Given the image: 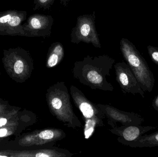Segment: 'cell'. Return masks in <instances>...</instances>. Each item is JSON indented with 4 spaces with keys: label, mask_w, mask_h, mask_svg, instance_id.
Listing matches in <instances>:
<instances>
[{
    "label": "cell",
    "mask_w": 158,
    "mask_h": 157,
    "mask_svg": "<svg viewBox=\"0 0 158 157\" xmlns=\"http://www.w3.org/2000/svg\"><path fill=\"white\" fill-rule=\"evenodd\" d=\"M27 11L8 10L0 12V35L19 36L22 23L27 19Z\"/></svg>",
    "instance_id": "11"
},
{
    "label": "cell",
    "mask_w": 158,
    "mask_h": 157,
    "mask_svg": "<svg viewBox=\"0 0 158 157\" xmlns=\"http://www.w3.org/2000/svg\"><path fill=\"white\" fill-rule=\"evenodd\" d=\"M66 136L65 132L60 129L38 130L24 135L19 140V144L23 147H52Z\"/></svg>",
    "instance_id": "8"
},
{
    "label": "cell",
    "mask_w": 158,
    "mask_h": 157,
    "mask_svg": "<svg viewBox=\"0 0 158 157\" xmlns=\"http://www.w3.org/2000/svg\"><path fill=\"white\" fill-rule=\"evenodd\" d=\"M15 126H6L0 129V137L9 135L15 131Z\"/></svg>",
    "instance_id": "19"
},
{
    "label": "cell",
    "mask_w": 158,
    "mask_h": 157,
    "mask_svg": "<svg viewBox=\"0 0 158 157\" xmlns=\"http://www.w3.org/2000/svg\"><path fill=\"white\" fill-rule=\"evenodd\" d=\"M17 111L13 109L11 112L0 116V128L6 126H15L16 121L13 119L16 115Z\"/></svg>",
    "instance_id": "16"
},
{
    "label": "cell",
    "mask_w": 158,
    "mask_h": 157,
    "mask_svg": "<svg viewBox=\"0 0 158 157\" xmlns=\"http://www.w3.org/2000/svg\"></svg>",
    "instance_id": "24"
},
{
    "label": "cell",
    "mask_w": 158,
    "mask_h": 157,
    "mask_svg": "<svg viewBox=\"0 0 158 157\" xmlns=\"http://www.w3.org/2000/svg\"><path fill=\"white\" fill-rule=\"evenodd\" d=\"M152 105H153V108H154L156 110L158 111V95L156 97V98L154 99Z\"/></svg>",
    "instance_id": "21"
},
{
    "label": "cell",
    "mask_w": 158,
    "mask_h": 157,
    "mask_svg": "<svg viewBox=\"0 0 158 157\" xmlns=\"http://www.w3.org/2000/svg\"><path fill=\"white\" fill-rule=\"evenodd\" d=\"M55 0H34L33 10H49L54 3Z\"/></svg>",
    "instance_id": "17"
},
{
    "label": "cell",
    "mask_w": 158,
    "mask_h": 157,
    "mask_svg": "<svg viewBox=\"0 0 158 157\" xmlns=\"http://www.w3.org/2000/svg\"><path fill=\"white\" fill-rule=\"evenodd\" d=\"M2 61L6 73L17 83L26 82L34 69L30 53L20 47L3 50Z\"/></svg>",
    "instance_id": "4"
},
{
    "label": "cell",
    "mask_w": 158,
    "mask_h": 157,
    "mask_svg": "<svg viewBox=\"0 0 158 157\" xmlns=\"http://www.w3.org/2000/svg\"><path fill=\"white\" fill-rule=\"evenodd\" d=\"M70 1L71 0H60V3L64 6H66Z\"/></svg>",
    "instance_id": "22"
},
{
    "label": "cell",
    "mask_w": 158,
    "mask_h": 157,
    "mask_svg": "<svg viewBox=\"0 0 158 157\" xmlns=\"http://www.w3.org/2000/svg\"><path fill=\"white\" fill-rule=\"evenodd\" d=\"M0 74H1V72H0Z\"/></svg>",
    "instance_id": "23"
},
{
    "label": "cell",
    "mask_w": 158,
    "mask_h": 157,
    "mask_svg": "<svg viewBox=\"0 0 158 157\" xmlns=\"http://www.w3.org/2000/svg\"><path fill=\"white\" fill-rule=\"evenodd\" d=\"M64 54V49L62 43L59 42L52 43L47 54L46 67L52 68L58 65L63 61Z\"/></svg>",
    "instance_id": "14"
},
{
    "label": "cell",
    "mask_w": 158,
    "mask_h": 157,
    "mask_svg": "<svg viewBox=\"0 0 158 157\" xmlns=\"http://www.w3.org/2000/svg\"><path fill=\"white\" fill-rule=\"evenodd\" d=\"M54 19L50 15L34 14L29 17L22 25L20 36L49 37L52 33Z\"/></svg>",
    "instance_id": "7"
},
{
    "label": "cell",
    "mask_w": 158,
    "mask_h": 157,
    "mask_svg": "<svg viewBox=\"0 0 158 157\" xmlns=\"http://www.w3.org/2000/svg\"><path fill=\"white\" fill-rule=\"evenodd\" d=\"M120 46L124 60L143 90L145 92H151L155 85V77L144 58L135 45L127 39L122 38Z\"/></svg>",
    "instance_id": "3"
},
{
    "label": "cell",
    "mask_w": 158,
    "mask_h": 157,
    "mask_svg": "<svg viewBox=\"0 0 158 157\" xmlns=\"http://www.w3.org/2000/svg\"><path fill=\"white\" fill-rule=\"evenodd\" d=\"M8 105L3 104L2 102H0V116L5 115L11 112L13 110H9Z\"/></svg>",
    "instance_id": "20"
},
{
    "label": "cell",
    "mask_w": 158,
    "mask_h": 157,
    "mask_svg": "<svg viewBox=\"0 0 158 157\" xmlns=\"http://www.w3.org/2000/svg\"><path fill=\"white\" fill-rule=\"evenodd\" d=\"M97 105L102 111L110 128L117 126L118 123L122 125H141L144 121L143 118L138 113L123 111L106 104Z\"/></svg>",
    "instance_id": "9"
},
{
    "label": "cell",
    "mask_w": 158,
    "mask_h": 157,
    "mask_svg": "<svg viewBox=\"0 0 158 157\" xmlns=\"http://www.w3.org/2000/svg\"><path fill=\"white\" fill-rule=\"evenodd\" d=\"M125 145L132 147H151L158 146V131L150 135H143Z\"/></svg>",
    "instance_id": "15"
},
{
    "label": "cell",
    "mask_w": 158,
    "mask_h": 157,
    "mask_svg": "<svg viewBox=\"0 0 158 157\" xmlns=\"http://www.w3.org/2000/svg\"><path fill=\"white\" fill-rule=\"evenodd\" d=\"M73 154L69 150L53 146L11 153V157H70Z\"/></svg>",
    "instance_id": "13"
},
{
    "label": "cell",
    "mask_w": 158,
    "mask_h": 157,
    "mask_svg": "<svg viewBox=\"0 0 158 157\" xmlns=\"http://www.w3.org/2000/svg\"><path fill=\"white\" fill-rule=\"evenodd\" d=\"M70 94L76 107L82 115L84 121V135L85 139L90 138L96 128L105 125V116L97 104L90 101L77 87L71 85Z\"/></svg>",
    "instance_id": "5"
},
{
    "label": "cell",
    "mask_w": 158,
    "mask_h": 157,
    "mask_svg": "<svg viewBox=\"0 0 158 157\" xmlns=\"http://www.w3.org/2000/svg\"><path fill=\"white\" fill-rule=\"evenodd\" d=\"M115 62L106 54L97 56L87 55L74 63L72 70L74 78L92 89L112 92L114 87L108 81L110 70Z\"/></svg>",
    "instance_id": "1"
},
{
    "label": "cell",
    "mask_w": 158,
    "mask_h": 157,
    "mask_svg": "<svg viewBox=\"0 0 158 157\" xmlns=\"http://www.w3.org/2000/svg\"><path fill=\"white\" fill-rule=\"evenodd\" d=\"M114 66L116 80L123 92L125 94H139L144 98L145 92L128 65L123 61L117 63Z\"/></svg>",
    "instance_id": "10"
},
{
    "label": "cell",
    "mask_w": 158,
    "mask_h": 157,
    "mask_svg": "<svg viewBox=\"0 0 158 157\" xmlns=\"http://www.w3.org/2000/svg\"><path fill=\"white\" fill-rule=\"evenodd\" d=\"M158 127L142 126L141 125H121L109 129L110 132L118 136L119 143L125 145L127 143L136 140L145 133L157 129Z\"/></svg>",
    "instance_id": "12"
},
{
    "label": "cell",
    "mask_w": 158,
    "mask_h": 157,
    "mask_svg": "<svg viewBox=\"0 0 158 157\" xmlns=\"http://www.w3.org/2000/svg\"><path fill=\"white\" fill-rule=\"evenodd\" d=\"M147 49L151 60L158 65V48L149 45L148 46Z\"/></svg>",
    "instance_id": "18"
},
{
    "label": "cell",
    "mask_w": 158,
    "mask_h": 157,
    "mask_svg": "<svg viewBox=\"0 0 158 157\" xmlns=\"http://www.w3.org/2000/svg\"><path fill=\"white\" fill-rule=\"evenodd\" d=\"M46 100L51 114L69 128H81V123L76 115L70 100V94L64 82H58L48 88Z\"/></svg>",
    "instance_id": "2"
},
{
    "label": "cell",
    "mask_w": 158,
    "mask_h": 157,
    "mask_svg": "<svg viewBox=\"0 0 158 157\" xmlns=\"http://www.w3.org/2000/svg\"><path fill=\"white\" fill-rule=\"evenodd\" d=\"M95 12L79 16L76 26L70 34V41L78 44L80 42L92 44L101 49V45L95 26Z\"/></svg>",
    "instance_id": "6"
}]
</instances>
